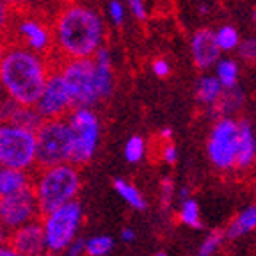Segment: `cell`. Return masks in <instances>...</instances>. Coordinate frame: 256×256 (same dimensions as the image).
Wrapping results in <instances>:
<instances>
[{
    "label": "cell",
    "instance_id": "cell-1",
    "mask_svg": "<svg viewBox=\"0 0 256 256\" xmlns=\"http://www.w3.org/2000/svg\"><path fill=\"white\" fill-rule=\"evenodd\" d=\"M0 60V82L12 102L24 107H34L40 100L48 78V59L30 48L4 43Z\"/></svg>",
    "mask_w": 256,
    "mask_h": 256
},
{
    "label": "cell",
    "instance_id": "cell-2",
    "mask_svg": "<svg viewBox=\"0 0 256 256\" xmlns=\"http://www.w3.org/2000/svg\"><path fill=\"white\" fill-rule=\"evenodd\" d=\"M56 52L64 59L92 57L104 40V24L94 11L80 4H64L52 24Z\"/></svg>",
    "mask_w": 256,
    "mask_h": 256
},
{
    "label": "cell",
    "instance_id": "cell-3",
    "mask_svg": "<svg viewBox=\"0 0 256 256\" xmlns=\"http://www.w3.org/2000/svg\"><path fill=\"white\" fill-rule=\"evenodd\" d=\"M59 73L73 107H89L112 91L110 56L105 48H98L92 57L62 59Z\"/></svg>",
    "mask_w": 256,
    "mask_h": 256
},
{
    "label": "cell",
    "instance_id": "cell-4",
    "mask_svg": "<svg viewBox=\"0 0 256 256\" xmlns=\"http://www.w3.org/2000/svg\"><path fill=\"white\" fill-rule=\"evenodd\" d=\"M32 188L36 194L41 217H44L75 200L80 188L78 169L68 162L36 169V174L32 176Z\"/></svg>",
    "mask_w": 256,
    "mask_h": 256
},
{
    "label": "cell",
    "instance_id": "cell-5",
    "mask_svg": "<svg viewBox=\"0 0 256 256\" xmlns=\"http://www.w3.org/2000/svg\"><path fill=\"white\" fill-rule=\"evenodd\" d=\"M2 41L27 46L44 59L56 52L52 27L48 24L46 16L34 11L30 6H14L11 24Z\"/></svg>",
    "mask_w": 256,
    "mask_h": 256
},
{
    "label": "cell",
    "instance_id": "cell-6",
    "mask_svg": "<svg viewBox=\"0 0 256 256\" xmlns=\"http://www.w3.org/2000/svg\"><path fill=\"white\" fill-rule=\"evenodd\" d=\"M73 137L70 123L64 118L43 120L36 130V162L34 168H48L70 162Z\"/></svg>",
    "mask_w": 256,
    "mask_h": 256
},
{
    "label": "cell",
    "instance_id": "cell-7",
    "mask_svg": "<svg viewBox=\"0 0 256 256\" xmlns=\"http://www.w3.org/2000/svg\"><path fill=\"white\" fill-rule=\"evenodd\" d=\"M34 162L36 132L12 123H0V166L28 171Z\"/></svg>",
    "mask_w": 256,
    "mask_h": 256
},
{
    "label": "cell",
    "instance_id": "cell-8",
    "mask_svg": "<svg viewBox=\"0 0 256 256\" xmlns=\"http://www.w3.org/2000/svg\"><path fill=\"white\" fill-rule=\"evenodd\" d=\"M68 123L73 137L70 162L75 166H84L92 158L98 146V137H100L98 118L88 107H78L68 114Z\"/></svg>",
    "mask_w": 256,
    "mask_h": 256
},
{
    "label": "cell",
    "instance_id": "cell-9",
    "mask_svg": "<svg viewBox=\"0 0 256 256\" xmlns=\"http://www.w3.org/2000/svg\"><path fill=\"white\" fill-rule=\"evenodd\" d=\"M62 59L64 57H60L56 52L48 57V68H50V72H48L46 84H44V89L41 92L38 104L34 105L43 120L66 118L73 110V102L70 98L68 89L64 86L59 73V64Z\"/></svg>",
    "mask_w": 256,
    "mask_h": 256
},
{
    "label": "cell",
    "instance_id": "cell-10",
    "mask_svg": "<svg viewBox=\"0 0 256 256\" xmlns=\"http://www.w3.org/2000/svg\"><path fill=\"white\" fill-rule=\"evenodd\" d=\"M236 142H238V121L232 116H220L214 123L206 142L208 158L219 171L235 169Z\"/></svg>",
    "mask_w": 256,
    "mask_h": 256
},
{
    "label": "cell",
    "instance_id": "cell-11",
    "mask_svg": "<svg viewBox=\"0 0 256 256\" xmlns=\"http://www.w3.org/2000/svg\"><path fill=\"white\" fill-rule=\"evenodd\" d=\"M80 204L76 201L62 204L43 217L44 242L48 251H62L72 244L80 222Z\"/></svg>",
    "mask_w": 256,
    "mask_h": 256
},
{
    "label": "cell",
    "instance_id": "cell-12",
    "mask_svg": "<svg viewBox=\"0 0 256 256\" xmlns=\"http://www.w3.org/2000/svg\"><path fill=\"white\" fill-rule=\"evenodd\" d=\"M41 217L32 184L20 190L0 196V224L8 232L16 230Z\"/></svg>",
    "mask_w": 256,
    "mask_h": 256
},
{
    "label": "cell",
    "instance_id": "cell-13",
    "mask_svg": "<svg viewBox=\"0 0 256 256\" xmlns=\"http://www.w3.org/2000/svg\"><path fill=\"white\" fill-rule=\"evenodd\" d=\"M6 246L22 256H41L46 251V242H44L43 224L38 220H32L16 230L6 238Z\"/></svg>",
    "mask_w": 256,
    "mask_h": 256
},
{
    "label": "cell",
    "instance_id": "cell-14",
    "mask_svg": "<svg viewBox=\"0 0 256 256\" xmlns=\"http://www.w3.org/2000/svg\"><path fill=\"white\" fill-rule=\"evenodd\" d=\"M190 54L194 64L200 70H208L212 68L214 64L217 62L220 56V50L217 46L216 34L210 28H201L198 30L190 41Z\"/></svg>",
    "mask_w": 256,
    "mask_h": 256
},
{
    "label": "cell",
    "instance_id": "cell-15",
    "mask_svg": "<svg viewBox=\"0 0 256 256\" xmlns=\"http://www.w3.org/2000/svg\"><path fill=\"white\" fill-rule=\"evenodd\" d=\"M256 162V136L248 120H238V142H236L235 169L248 171Z\"/></svg>",
    "mask_w": 256,
    "mask_h": 256
},
{
    "label": "cell",
    "instance_id": "cell-16",
    "mask_svg": "<svg viewBox=\"0 0 256 256\" xmlns=\"http://www.w3.org/2000/svg\"><path fill=\"white\" fill-rule=\"evenodd\" d=\"M32 184V176L24 169H12L0 166V196L20 190Z\"/></svg>",
    "mask_w": 256,
    "mask_h": 256
},
{
    "label": "cell",
    "instance_id": "cell-17",
    "mask_svg": "<svg viewBox=\"0 0 256 256\" xmlns=\"http://www.w3.org/2000/svg\"><path fill=\"white\" fill-rule=\"evenodd\" d=\"M252 230H256V204H251L246 210L238 214L235 219L230 222V226L224 232V236L228 238H238V236L251 233Z\"/></svg>",
    "mask_w": 256,
    "mask_h": 256
},
{
    "label": "cell",
    "instance_id": "cell-18",
    "mask_svg": "<svg viewBox=\"0 0 256 256\" xmlns=\"http://www.w3.org/2000/svg\"><path fill=\"white\" fill-rule=\"evenodd\" d=\"M222 86L220 82L214 76H201L198 80L196 84V96H198V102L206 107H214L217 104V100L220 98L222 94Z\"/></svg>",
    "mask_w": 256,
    "mask_h": 256
},
{
    "label": "cell",
    "instance_id": "cell-19",
    "mask_svg": "<svg viewBox=\"0 0 256 256\" xmlns=\"http://www.w3.org/2000/svg\"><path fill=\"white\" fill-rule=\"evenodd\" d=\"M242 102H244V94H242V91L236 89V86L235 88H226L222 89V94L217 100V104L214 105V108H216V112H219V116H232L233 112L240 108Z\"/></svg>",
    "mask_w": 256,
    "mask_h": 256
},
{
    "label": "cell",
    "instance_id": "cell-20",
    "mask_svg": "<svg viewBox=\"0 0 256 256\" xmlns=\"http://www.w3.org/2000/svg\"><path fill=\"white\" fill-rule=\"evenodd\" d=\"M216 66V78L220 82L224 89L235 88L238 82V64L233 59H217Z\"/></svg>",
    "mask_w": 256,
    "mask_h": 256
},
{
    "label": "cell",
    "instance_id": "cell-21",
    "mask_svg": "<svg viewBox=\"0 0 256 256\" xmlns=\"http://www.w3.org/2000/svg\"><path fill=\"white\" fill-rule=\"evenodd\" d=\"M180 220L188 226V228L200 230L203 228V220H201V212H200V204L196 200L187 198V200L182 201L180 208Z\"/></svg>",
    "mask_w": 256,
    "mask_h": 256
},
{
    "label": "cell",
    "instance_id": "cell-22",
    "mask_svg": "<svg viewBox=\"0 0 256 256\" xmlns=\"http://www.w3.org/2000/svg\"><path fill=\"white\" fill-rule=\"evenodd\" d=\"M114 188L132 208H136V210H144L146 208V201L132 184H128L124 180H114Z\"/></svg>",
    "mask_w": 256,
    "mask_h": 256
},
{
    "label": "cell",
    "instance_id": "cell-23",
    "mask_svg": "<svg viewBox=\"0 0 256 256\" xmlns=\"http://www.w3.org/2000/svg\"><path fill=\"white\" fill-rule=\"evenodd\" d=\"M216 34V41L217 46H219L220 52H232V50H236L240 43V36L238 30L232 25H222L220 28H217Z\"/></svg>",
    "mask_w": 256,
    "mask_h": 256
},
{
    "label": "cell",
    "instance_id": "cell-24",
    "mask_svg": "<svg viewBox=\"0 0 256 256\" xmlns=\"http://www.w3.org/2000/svg\"><path fill=\"white\" fill-rule=\"evenodd\" d=\"M114 248L110 236H94L84 246V251L88 256H105Z\"/></svg>",
    "mask_w": 256,
    "mask_h": 256
},
{
    "label": "cell",
    "instance_id": "cell-25",
    "mask_svg": "<svg viewBox=\"0 0 256 256\" xmlns=\"http://www.w3.org/2000/svg\"><path fill=\"white\" fill-rule=\"evenodd\" d=\"M144 153H146V142H144L142 137H139V136L130 137L126 146H124V156H126L128 162H132V164L140 162Z\"/></svg>",
    "mask_w": 256,
    "mask_h": 256
},
{
    "label": "cell",
    "instance_id": "cell-26",
    "mask_svg": "<svg viewBox=\"0 0 256 256\" xmlns=\"http://www.w3.org/2000/svg\"><path fill=\"white\" fill-rule=\"evenodd\" d=\"M224 240V232L222 230H217V232H212L206 238L203 240V244L200 246L196 256H214L219 249V246L222 244Z\"/></svg>",
    "mask_w": 256,
    "mask_h": 256
},
{
    "label": "cell",
    "instance_id": "cell-27",
    "mask_svg": "<svg viewBox=\"0 0 256 256\" xmlns=\"http://www.w3.org/2000/svg\"><path fill=\"white\" fill-rule=\"evenodd\" d=\"M12 9L14 6L6 2V0H0V40L6 36V32L9 28V24H11L12 18Z\"/></svg>",
    "mask_w": 256,
    "mask_h": 256
},
{
    "label": "cell",
    "instance_id": "cell-28",
    "mask_svg": "<svg viewBox=\"0 0 256 256\" xmlns=\"http://www.w3.org/2000/svg\"><path fill=\"white\" fill-rule=\"evenodd\" d=\"M236 50H238V56L244 60L254 62L256 60V38H249V40H246V41H240Z\"/></svg>",
    "mask_w": 256,
    "mask_h": 256
},
{
    "label": "cell",
    "instance_id": "cell-29",
    "mask_svg": "<svg viewBox=\"0 0 256 256\" xmlns=\"http://www.w3.org/2000/svg\"><path fill=\"white\" fill-rule=\"evenodd\" d=\"M160 156L166 164H174L178 160V150L172 144V140H162V148H160Z\"/></svg>",
    "mask_w": 256,
    "mask_h": 256
},
{
    "label": "cell",
    "instance_id": "cell-30",
    "mask_svg": "<svg viewBox=\"0 0 256 256\" xmlns=\"http://www.w3.org/2000/svg\"><path fill=\"white\" fill-rule=\"evenodd\" d=\"M108 12H110V18L112 22L116 25H121L124 20V9H123V4L118 2V0H112L110 6H108Z\"/></svg>",
    "mask_w": 256,
    "mask_h": 256
},
{
    "label": "cell",
    "instance_id": "cell-31",
    "mask_svg": "<svg viewBox=\"0 0 256 256\" xmlns=\"http://www.w3.org/2000/svg\"><path fill=\"white\" fill-rule=\"evenodd\" d=\"M152 68H153V73H155L156 76H160V78H166V76H169V73H171V66H169V62L166 59H155Z\"/></svg>",
    "mask_w": 256,
    "mask_h": 256
},
{
    "label": "cell",
    "instance_id": "cell-32",
    "mask_svg": "<svg viewBox=\"0 0 256 256\" xmlns=\"http://www.w3.org/2000/svg\"><path fill=\"white\" fill-rule=\"evenodd\" d=\"M160 190H162V201H164V204L168 206V204L171 203L172 196H174V185H172V182L169 180V178H166V180H162V184H160Z\"/></svg>",
    "mask_w": 256,
    "mask_h": 256
},
{
    "label": "cell",
    "instance_id": "cell-33",
    "mask_svg": "<svg viewBox=\"0 0 256 256\" xmlns=\"http://www.w3.org/2000/svg\"><path fill=\"white\" fill-rule=\"evenodd\" d=\"M130 4V9L136 14L137 20H146V6H144V0H126Z\"/></svg>",
    "mask_w": 256,
    "mask_h": 256
},
{
    "label": "cell",
    "instance_id": "cell-34",
    "mask_svg": "<svg viewBox=\"0 0 256 256\" xmlns=\"http://www.w3.org/2000/svg\"><path fill=\"white\" fill-rule=\"evenodd\" d=\"M121 238H123L124 242H132V240L136 238V233H134V230L124 228L123 232H121Z\"/></svg>",
    "mask_w": 256,
    "mask_h": 256
},
{
    "label": "cell",
    "instance_id": "cell-35",
    "mask_svg": "<svg viewBox=\"0 0 256 256\" xmlns=\"http://www.w3.org/2000/svg\"><path fill=\"white\" fill-rule=\"evenodd\" d=\"M84 246H86L84 242H76V244L72 248V252H70V254H72V256H78L80 251H84Z\"/></svg>",
    "mask_w": 256,
    "mask_h": 256
},
{
    "label": "cell",
    "instance_id": "cell-36",
    "mask_svg": "<svg viewBox=\"0 0 256 256\" xmlns=\"http://www.w3.org/2000/svg\"><path fill=\"white\" fill-rule=\"evenodd\" d=\"M0 256H22V254H18V252H14L12 249H9L8 246H2V248H0Z\"/></svg>",
    "mask_w": 256,
    "mask_h": 256
},
{
    "label": "cell",
    "instance_id": "cell-37",
    "mask_svg": "<svg viewBox=\"0 0 256 256\" xmlns=\"http://www.w3.org/2000/svg\"><path fill=\"white\" fill-rule=\"evenodd\" d=\"M6 232H8V230L0 224V248H2V246H6V238H8V233H6Z\"/></svg>",
    "mask_w": 256,
    "mask_h": 256
},
{
    "label": "cell",
    "instance_id": "cell-38",
    "mask_svg": "<svg viewBox=\"0 0 256 256\" xmlns=\"http://www.w3.org/2000/svg\"><path fill=\"white\" fill-rule=\"evenodd\" d=\"M4 48H6V44H4V41L0 40V60H2V56H4Z\"/></svg>",
    "mask_w": 256,
    "mask_h": 256
},
{
    "label": "cell",
    "instance_id": "cell-39",
    "mask_svg": "<svg viewBox=\"0 0 256 256\" xmlns=\"http://www.w3.org/2000/svg\"><path fill=\"white\" fill-rule=\"evenodd\" d=\"M155 256H166L164 252H158V254H155Z\"/></svg>",
    "mask_w": 256,
    "mask_h": 256
},
{
    "label": "cell",
    "instance_id": "cell-40",
    "mask_svg": "<svg viewBox=\"0 0 256 256\" xmlns=\"http://www.w3.org/2000/svg\"><path fill=\"white\" fill-rule=\"evenodd\" d=\"M41 256H54V254H44V252H43V254H41Z\"/></svg>",
    "mask_w": 256,
    "mask_h": 256
},
{
    "label": "cell",
    "instance_id": "cell-41",
    "mask_svg": "<svg viewBox=\"0 0 256 256\" xmlns=\"http://www.w3.org/2000/svg\"><path fill=\"white\" fill-rule=\"evenodd\" d=\"M254 22H256V11H254Z\"/></svg>",
    "mask_w": 256,
    "mask_h": 256
}]
</instances>
